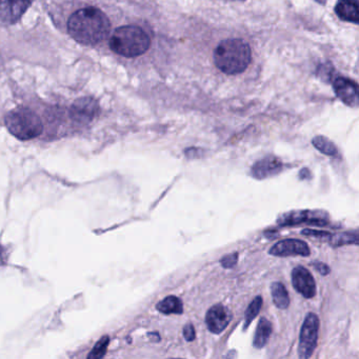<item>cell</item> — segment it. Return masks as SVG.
<instances>
[{"mask_svg":"<svg viewBox=\"0 0 359 359\" xmlns=\"http://www.w3.org/2000/svg\"><path fill=\"white\" fill-rule=\"evenodd\" d=\"M292 283L294 289L304 297L313 298L316 295V283L314 278L304 266H296L292 271Z\"/></svg>","mask_w":359,"mask_h":359,"instance_id":"obj_9","label":"cell"},{"mask_svg":"<svg viewBox=\"0 0 359 359\" xmlns=\"http://www.w3.org/2000/svg\"><path fill=\"white\" fill-rule=\"evenodd\" d=\"M157 311L163 314H182L184 313V304L182 300L176 296H168L163 298L161 302L156 304Z\"/></svg>","mask_w":359,"mask_h":359,"instance_id":"obj_16","label":"cell"},{"mask_svg":"<svg viewBox=\"0 0 359 359\" xmlns=\"http://www.w3.org/2000/svg\"><path fill=\"white\" fill-rule=\"evenodd\" d=\"M184 335L186 340L188 341H193L196 337V332H195L194 325L192 323H188V325L184 327Z\"/></svg>","mask_w":359,"mask_h":359,"instance_id":"obj_24","label":"cell"},{"mask_svg":"<svg viewBox=\"0 0 359 359\" xmlns=\"http://www.w3.org/2000/svg\"><path fill=\"white\" fill-rule=\"evenodd\" d=\"M6 126L12 135L20 140H30L41 135L43 123L30 109L18 108L6 116Z\"/></svg>","mask_w":359,"mask_h":359,"instance_id":"obj_4","label":"cell"},{"mask_svg":"<svg viewBox=\"0 0 359 359\" xmlns=\"http://www.w3.org/2000/svg\"><path fill=\"white\" fill-rule=\"evenodd\" d=\"M333 89L338 98L348 106L357 104V85L346 77H338L333 81Z\"/></svg>","mask_w":359,"mask_h":359,"instance_id":"obj_13","label":"cell"},{"mask_svg":"<svg viewBox=\"0 0 359 359\" xmlns=\"http://www.w3.org/2000/svg\"><path fill=\"white\" fill-rule=\"evenodd\" d=\"M111 24L104 12L97 8H85L72 14L68 22L71 36L81 45H96L107 39Z\"/></svg>","mask_w":359,"mask_h":359,"instance_id":"obj_1","label":"cell"},{"mask_svg":"<svg viewBox=\"0 0 359 359\" xmlns=\"http://www.w3.org/2000/svg\"><path fill=\"white\" fill-rule=\"evenodd\" d=\"M150 47V36L138 26L121 27L114 31L110 39L111 49L123 57H137L146 53Z\"/></svg>","mask_w":359,"mask_h":359,"instance_id":"obj_3","label":"cell"},{"mask_svg":"<svg viewBox=\"0 0 359 359\" xmlns=\"http://www.w3.org/2000/svg\"><path fill=\"white\" fill-rule=\"evenodd\" d=\"M359 8L357 0H338L335 13L344 22L357 24L359 18Z\"/></svg>","mask_w":359,"mask_h":359,"instance_id":"obj_14","label":"cell"},{"mask_svg":"<svg viewBox=\"0 0 359 359\" xmlns=\"http://www.w3.org/2000/svg\"><path fill=\"white\" fill-rule=\"evenodd\" d=\"M302 234L306 235V236L316 237L318 239H327V241H329L330 236H331V233L330 232L310 230V229H304V230L302 231Z\"/></svg>","mask_w":359,"mask_h":359,"instance_id":"obj_23","label":"cell"},{"mask_svg":"<svg viewBox=\"0 0 359 359\" xmlns=\"http://www.w3.org/2000/svg\"><path fill=\"white\" fill-rule=\"evenodd\" d=\"M237 262H238V253H231L222 258L220 264L224 268L232 269L233 266H236Z\"/></svg>","mask_w":359,"mask_h":359,"instance_id":"obj_22","label":"cell"},{"mask_svg":"<svg viewBox=\"0 0 359 359\" xmlns=\"http://www.w3.org/2000/svg\"><path fill=\"white\" fill-rule=\"evenodd\" d=\"M231 321V313L226 306L218 304L212 306L205 314V325L210 332L220 334Z\"/></svg>","mask_w":359,"mask_h":359,"instance_id":"obj_10","label":"cell"},{"mask_svg":"<svg viewBox=\"0 0 359 359\" xmlns=\"http://www.w3.org/2000/svg\"><path fill=\"white\" fill-rule=\"evenodd\" d=\"M109 341H110V339H109L108 336H106V337H102V339H100V341L96 344V346H94L93 350L91 351V353H90L88 358H102V357L106 355L107 348H108L109 346Z\"/></svg>","mask_w":359,"mask_h":359,"instance_id":"obj_21","label":"cell"},{"mask_svg":"<svg viewBox=\"0 0 359 359\" xmlns=\"http://www.w3.org/2000/svg\"><path fill=\"white\" fill-rule=\"evenodd\" d=\"M269 253L277 257H289V256L311 255L310 248L304 241L299 239H283L279 243H275L270 249Z\"/></svg>","mask_w":359,"mask_h":359,"instance_id":"obj_7","label":"cell"},{"mask_svg":"<svg viewBox=\"0 0 359 359\" xmlns=\"http://www.w3.org/2000/svg\"><path fill=\"white\" fill-rule=\"evenodd\" d=\"M6 255H5V249L4 247L0 245V264H3L5 262Z\"/></svg>","mask_w":359,"mask_h":359,"instance_id":"obj_27","label":"cell"},{"mask_svg":"<svg viewBox=\"0 0 359 359\" xmlns=\"http://www.w3.org/2000/svg\"><path fill=\"white\" fill-rule=\"evenodd\" d=\"M330 245L334 248L341 247L346 245H358L359 237L357 231L353 232L338 233V234H331L329 238Z\"/></svg>","mask_w":359,"mask_h":359,"instance_id":"obj_18","label":"cell"},{"mask_svg":"<svg viewBox=\"0 0 359 359\" xmlns=\"http://www.w3.org/2000/svg\"><path fill=\"white\" fill-rule=\"evenodd\" d=\"M319 318L314 313H309L300 330L298 355L300 358H310L314 353L318 340Z\"/></svg>","mask_w":359,"mask_h":359,"instance_id":"obj_5","label":"cell"},{"mask_svg":"<svg viewBox=\"0 0 359 359\" xmlns=\"http://www.w3.org/2000/svg\"><path fill=\"white\" fill-rule=\"evenodd\" d=\"M313 266H314V268L316 269L317 271H318L319 273H320L321 275H323V276H325V275L329 274L330 273V268L329 266H327V264H323V262H313Z\"/></svg>","mask_w":359,"mask_h":359,"instance_id":"obj_25","label":"cell"},{"mask_svg":"<svg viewBox=\"0 0 359 359\" xmlns=\"http://www.w3.org/2000/svg\"><path fill=\"white\" fill-rule=\"evenodd\" d=\"M283 170V163L275 156L264 157L256 161L252 168V176L256 180H264L277 175Z\"/></svg>","mask_w":359,"mask_h":359,"instance_id":"obj_12","label":"cell"},{"mask_svg":"<svg viewBox=\"0 0 359 359\" xmlns=\"http://www.w3.org/2000/svg\"><path fill=\"white\" fill-rule=\"evenodd\" d=\"M213 57L216 68L224 74H241L251 64V48L241 39H224L216 47Z\"/></svg>","mask_w":359,"mask_h":359,"instance_id":"obj_2","label":"cell"},{"mask_svg":"<svg viewBox=\"0 0 359 359\" xmlns=\"http://www.w3.org/2000/svg\"><path fill=\"white\" fill-rule=\"evenodd\" d=\"M271 294L275 306L279 309H287L290 304L289 293L287 287L281 283H273L271 285Z\"/></svg>","mask_w":359,"mask_h":359,"instance_id":"obj_17","label":"cell"},{"mask_svg":"<svg viewBox=\"0 0 359 359\" xmlns=\"http://www.w3.org/2000/svg\"><path fill=\"white\" fill-rule=\"evenodd\" d=\"M271 333H272V323L266 318H260L254 335V346L257 348H264L269 341Z\"/></svg>","mask_w":359,"mask_h":359,"instance_id":"obj_15","label":"cell"},{"mask_svg":"<svg viewBox=\"0 0 359 359\" xmlns=\"http://www.w3.org/2000/svg\"><path fill=\"white\" fill-rule=\"evenodd\" d=\"M32 0H0V18L8 24H15L30 8Z\"/></svg>","mask_w":359,"mask_h":359,"instance_id":"obj_8","label":"cell"},{"mask_svg":"<svg viewBox=\"0 0 359 359\" xmlns=\"http://www.w3.org/2000/svg\"><path fill=\"white\" fill-rule=\"evenodd\" d=\"M279 226H298V224H308L311 226H330V218L327 212L311 211V210H298V211L287 212L279 216L277 219Z\"/></svg>","mask_w":359,"mask_h":359,"instance_id":"obj_6","label":"cell"},{"mask_svg":"<svg viewBox=\"0 0 359 359\" xmlns=\"http://www.w3.org/2000/svg\"><path fill=\"white\" fill-rule=\"evenodd\" d=\"M311 177L310 171L308 169H302L299 173L300 180H309Z\"/></svg>","mask_w":359,"mask_h":359,"instance_id":"obj_26","label":"cell"},{"mask_svg":"<svg viewBox=\"0 0 359 359\" xmlns=\"http://www.w3.org/2000/svg\"><path fill=\"white\" fill-rule=\"evenodd\" d=\"M312 142L313 146H314L319 152L323 153V154L331 157L337 156V148H336L335 144H334L331 140H327V138L323 137V136H316V137L313 140Z\"/></svg>","mask_w":359,"mask_h":359,"instance_id":"obj_19","label":"cell"},{"mask_svg":"<svg viewBox=\"0 0 359 359\" xmlns=\"http://www.w3.org/2000/svg\"><path fill=\"white\" fill-rule=\"evenodd\" d=\"M262 306V296H256L254 298L253 302L249 304L248 306L247 311H245V330H247V327H249L250 323L256 318L258 313L260 312V309Z\"/></svg>","mask_w":359,"mask_h":359,"instance_id":"obj_20","label":"cell"},{"mask_svg":"<svg viewBox=\"0 0 359 359\" xmlns=\"http://www.w3.org/2000/svg\"><path fill=\"white\" fill-rule=\"evenodd\" d=\"M100 107L98 102L92 97H83L77 100L71 108L73 119L81 123H90L97 115Z\"/></svg>","mask_w":359,"mask_h":359,"instance_id":"obj_11","label":"cell"}]
</instances>
